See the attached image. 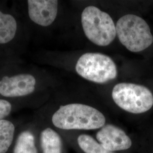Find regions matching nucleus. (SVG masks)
<instances>
[{"label":"nucleus","mask_w":153,"mask_h":153,"mask_svg":"<svg viewBox=\"0 0 153 153\" xmlns=\"http://www.w3.org/2000/svg\"><path fill=\"white\" fill-rule=\"evenodd\" d=\"M81 22L86 36L94 44L107 46L116 38V26L112 18L97 7H86L82 11Z\"/></svg>","instance_id":"7ed1b4c3"},{"label":"nucleus","mask_w":153,"mask_h":153,"mask_svg":"<svg viewBox=\"0 0 153 153\" xmlns=\"http://www.w3.org/2000/svg\"><path fill=\"white\" fill-rule=\"evenodd\" d=\"M78 144L85 153H114L106 150L94 138L88 134H81L77 138Z\"/></svg>","instance_id":"ddd939ff"},{"label":"nucleus","mask_w":153,"mask_h":153,"mask_svg":"<svg viewBox=\"0 0 153 153\" xmlns=\"http://www.w3.org/2000/svg\"><path fill=\"white\" fill-rule=\"evenodd\" d=\"M40 146L42 153H62V142L59 133L47 128L41 132Z\"/></svg>","instance_id":"1a4fd4ad"},{"label":"nucleus","mask_w":153,"mask_h":153,"mask_svg":"<svg viewBox=\"0 0 153 153\" xmlns=\"http://www.w3.org/2000/svg\"><path fill=\"white\" fill-rule=\"evenodd\" d=\"M18 23L14 16L0 10V44L11 42L16 36Z\"/></svg>","instance_id":"9d476101"},{"label":"nucleus","mask_w":153,"mask_h":153,"mask_svg":"<svg viewBox=\"0 0 153 153\" xmlns=\"http://www.w3.org/2000/svg\"><path fill=\"white\" fill-rule=\"evenodd\" d=\"M12 111V105L7 100L0 99V120L5 119L10 114Z\"/></svg>","instance_id":"4468645a"},{"label":"nucleus","mask_w":153,"mask_h":153,"mask_svg":"<svg viewBox=\"0 0 153 153\" xmlns=\"http://www.w3.org/2000/svg\"><path fill=\"white\" fill-rule=\"evenodd\" d=\"M55 127L64 130H94L105 125L104 115L93 107L79 103L61 105L52 117Z\"/></svg>","instance_id":"f257e3e1"},{"label":"nucleus","mask_w":153,"mask_h":153,"mask_svg":"<svg viewBox=\"0 0 153 153\" xmlns=\"http://www.w3.org/2000/svg\"><path fill=\"white\" fill-rule=\"evenodd\" d=\"M97 139L103 148L112 152L128 150L132 145L131 139L125 131L111 124L103 126L98 131Z\"/></svg>","instance_id":"6e6552de"},{"label":"nucleus","mask_w":153,"mask_h":153,"mask_svg":"<svg viewBox=\"0 0 153 153\" xmlns=\"http://www.w3.org/2000/svg\"><path fill=\"white\" fill-rule=\"evenodd\" d=\"M16 128L10 120H0V153H6L11 147L14 138Z\"/></svg>","instance_id":"f8f14e48"},{"label":"nucleus","mask_w":153,"mask_h":153,"mask_svg":"<svg viewBox=\"0 0 153 153\" xmlns=\"http://www.w3.org/2000/svg\"><path fill=\"white\" fill-rule=\"evenodd\" d=\"M27 2L28 16L32 22L47 27L55 21L58 13V1L28 0Z\"/></svg>","instance_id":"0eeeda50"},{"label":"nucleus","mask_w":153,"mask_h":153,"mask_svg":"<svg viewBox=\"0 0 153 153\" xmlns=\"http://www.w3.org/2000/svg\"><path fill=\"white\" fill-rule=\"evenodd\" d=\"M121 43L132 52H140L153 43V35L146 21L134 14L121 17L116 25Z\"/></svg>","instance_id":"f03ea898"},{"label":"nucleus","mask_w":153,"mask_h":153,"mask_svg":"<svg viewBox=\"0 0 153 153\" xmlns=\"http://www.w3.org/2000/svg\"><path fill=\"white\" fill-rule=\"evenodd\" d=\"M13 153H38L35 136L32 131H23L18 135Z\"/></svg>","instance_id":"9b49d317"},{"label":"nucleus","mask_w":153,"mask_h":153,"mask_svg":"<svg viewBox=\"0 0 153 153\" xmlns=\"http://www.w3.org/2000/svg\"><path fill=\"white\" fill-rule=\"evenodd\" d=\"M36 79L33 74L23 73L5 76L0 80V95L6 98H19L33 94Z\"/></svg>","instance_id":"423d86ee"},{"label":"nucleus","mask_w":153,"mask_h":153,"mask_svg":"<svg viewBox=\"0 0 153 153\" xmlns=\"http://www.w3.org/2000/svg\"><path fill=\"white\" fill-rule=\"evenodd\" d=\"M76 73L88 81L104 83L115 79L117 69L114 61L100 53H86L76 62Z\"/></svg>","instance_id":"39448f33"},{"label":"nucleus","mask_w":153,"mask_h":153,"mask_svg":"<svg viewBox=\"0 0 153 153\" xmlns=\"http://www.w3.org/2000/svg\"><path fill=\"white\" fill-rule=\"evenodd\" d=\"M112 99L121 109L134 114L145 113L153 106V94L148 87L140 84L120 83L112 92Z\"/></svg>","instance_id":"20e7f679"}]
</instances>
